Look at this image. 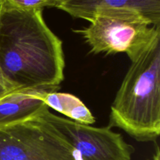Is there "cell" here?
<instances>
[{
  "instance_id": "cell-11",
  "label": "cell",
  "mask_w": 160,
  "mask_h": 160,
  "mask_svg": "<svg viewBox=\"0 0 160 160\" xmlns=\"http://www.w3.org/2000/svg\"><path fill=\"white\" fill-rule=\"evenodd\" d=\"M150 160H160V149L159 146L158 145H156V152L153 155L152 158Z\"/></svg>"
},
{
  "instance_id": "cell-9",
  "label": "cell",
  "mask_w": 160,
  "mask_h": 160,
  "mask_svg": "<svg viewBox=\"0 0 160 160\" xmlns=\"http://www.w3.org/2000/svg\"><path fill=\"white\" fill-rule=\"evenodd\" d=\"M62 1V0H0V8L20 10H43L46 7L58 8Z\"/></svg>"
},
{
  "instance_id": "cell-4",
  "label": "cell",
  "mask_w": 160,
  "mask_h": 160,
  "mask_svg": "<svg viewBox=\"0 0 160 160\" xmlns=\"http://www.w3.org/2000/svg\"><path fill=\"white\" fill-rule=\"evenodd\" d=\"M0 160H83L56 130L38 116L0 128Z\"/></svg>"
},
{
  "instance_id": "cell-3",
  "label": "cell",
  "mask_w": 160,
  "mask_h": 160,
  "mask_svg": "<svg viewBox=\"0 0 160 160\" xmlns=\"http://www.w3.org/2000/svg\"><path fill=\"white\" fill-rule=\"evenodd\" d=\"M89 26L75 30L93 54L125 52L134 61L160 34V25L154 26L141 13L130 9H102L96 11Z\"/></svg>"
},
{
  "instance_id": "cell-8",
  "label": "cell",
  "mask_w": 160,
  "mask_h": 160,
  "mask_svg": "<svg viewBox=\"0 0 160 160\" xmlns=\"http://www.w3.org/2000/svg\"><path fill=\"white\" fill-rule=\"evenodd\" d=\"M43 101L48 108L63 114L73 121L86 125L95 123V118L88 108L71 94L50 92L44 97Z\"/></svg>"
},
{
  "instance_id": "cell-7",
  "label": "cell",
  "mask_w": 160,
  "mask_h": 160,
  "mask_svg": "<svg viewBox=\"0 0 160 160\" xmlns=\"http://www.w3.org/2000/svg\"><path fill=\"white\" fill-rule=\"evenodd\" d=\"M58 9L88 21L102 9H134L152 25H160V0H62Z\"/></svg>"
},
{
  "instance_id": "cell-5",
  "label": "cell",
  "mask_w": 160,
  "mask_h": 160,
  "mask_svg": "<svg viewBox=\"0 0 160 160\" xmlns=\"http://www.w3.org/2000/svg\"><path fill=\"white\" fill-rule=\"evenodd\" d=\"M37 116L52 125L83 160H131L134 148L109 126L82 124L52 113L49 108Z\"/></svg>"
},
{
  "instance_id": "cell-1",
  "label": "cell",
  "mask_w": 160,
  "mask_h": 160,
  "mask_svg": "<svg viewBox=\"0 0 160 160\" xmlns=\"http://www.w3.org/2000/svg\"><path fill=\"white\" fill-rule=\"evenodd\" d=\"M42 11L0 8V67L16 89L60 86L64 79L62 42Z\"/></svg>"
},
{
  "instance_id": "cell-6",
  "label": "cell",
  "mask_w": 160,
  "mask_h": 160,
  "mask_svg": "<svg viewBox=\"0 0 160 160\" xmlns=\"http://www.w3.org/2000/svg\"><path fill=\"white\" fill-rule=\"evenodd\" d=\"M60 86L17 89L0 99V128L25 121L38 115L48 106L43 98L58 92Z\"/></svg>"
},
{
  "instance_id": "cell-10",
  "label": "cell",
  "mask_w": 160,
  "mask_h": 160,
  "mask_svg": "<svg viewBox=\"0 0 160 160\" xmlns=\"http://www.w3.org/2000/svg\"><path fill=\"white\" fill-rule=\"evenodd\" d=\"M15 90L17 89L7 81L0 67V99Z\"/></svg>"
},
{
  "instance_id": "cell-2",
  "label": "cell",
  "mask_w": 160,
  "mask_h": 160,
  "mask_svg": "<svg viewBox=\"0 0 160 160\" xmlns=\"http://www.w3.org/2000/svg\"><path fill=\"white\" fill-rule=\"evenodd\" d=\"M109 128H118L140 142L160 134V34L134 61L112 102Z\"/></svg>"
}]
</instances>
